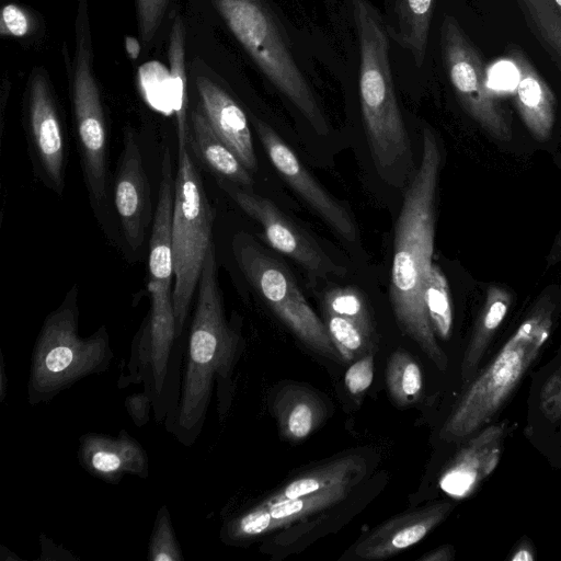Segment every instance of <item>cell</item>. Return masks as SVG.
<instances>
[{
    "label": "cell",
    "mask_w": 561,
    "mask_h": 561,
    "mask_svg": "<svg viewBox=\"0 0 561 561\" xmlns=\"http://www.w3.org/2000/svg\"><path fill=\"white\" fill-rule=\"evenodd\" d=\"M191 140L197 156L221 179L239 186H251L253 179L236 153L214 131L202 107L191 113Z\"/></svg>",
    "instance_id": "cell-23"
},
{
    "label": "cell",
    "mask_w": 561,
    "mask_h": 561,
    "mask_svg": "<svg viewBox=\"0 0 561 561\" xmlns=\"http://www.w3.org/2000/svg\"><path fill=\"white\" fill-rule=\"evenodd\" d=\"M537 36L561 58V10L552 0H517Z\"/></svg>",
    "instance_id": "cell-29"
},
{
    "label": "cell",
    "mask_w": 561,
    "mask_h": 561,
    "mask_svg": "<svg viewBox=\"0 0 561 561\" xmlns=\"http://www.w3.org/2000/svg\"><path fill=\"white\" fill-rule=\"evenodd\" d=\"M366 473V463L357 456H344L297 476L286 485L262 501L273 504L305 496L337 484H357Z\"/></svg>",
    "instance_id": "cell-24"
},
{
    "label": "cell",
    "mask_w": 561,
    "mask_h": 561,
    "mask_svg": "<svg viewBox=\"0 0 561 561\" xmlns=\"http://www.w3.org/2000/svg\"><path fill=\"white\" fill-rule=\"evenodd\" d=\"M540 408L551 422H561V368L543 385Z\"/></svg>",
    "instance_id": "cell-36"
},
{
    "label": "cell",
    "mask_w": 561,
    "mask_h": 561,
    "mask_svg": "<svg viewBox=\"0 0 561 561\" xmlns=\"http://www.w3.org/2000/svg\"><path fill=\"white\" fill-rule=\"evenodd\" d=\"M504 430L493 425L481 431L457 454L440 477L439 485L450 496H468L496 467Z\"/></svg>",
    "instance_id": "cell-20"
},
{
    "label": "cell",
    "mask_w": 561,
    "mask_h": 561,
    "mask_svg": "<svg viewBox=\"0 0 561 561\" xmlns=\"http://www.w3.org/2000/svg\"><path fill=\"white\" fill-rule=\"evenodd\" d=\"M434 2L435 0H396L398 26L392 36L411 53L417 67L425 59Z\"/></svg>",
    "instance_id": "cell-26"
},
{
    "label": "cell",
    "mask_w": 561,
    "mask_h": 561,
    "mask_svg": "<svg viewBox=\"0 0 561 561\" xmlns=\"http://www.w3.org/2000/svg\"><path fill=\"white\" fill-rule=\"evenodd\" d=\"M324 311L351 319L374 335V323L363 295L352 287H334L323 297Z\"/></svg>",
    "instance_id": "cell-31"
},
{
    "label": "cell",
    "mask_w": 561,
    "mask_h": 561,
    "mask_svg": "<svg viewBox=\"0 0 561 561\" xmlns=\"http://www.w3.org/2000/svg\"><path fill=\"white\" fill-rule=\"evenodd\" d=\"M359 42V98L370 151L380 170L410 154V140L396 98L389 34L369 0H351Z\"/></svg>",
    "instance_id": "cell-4"
},
{
    "label": "cell",
    "mask_w": 561,
    "mask_h": 561,
    "mask_svg": "<svg viewBox=\"0 0 561 561\" xmlns=\"http://www.w3.org/2000/svg\"><path fill=\"white\" fill-rule=\"evenodd\" d=\"M239 343L238 332L225 316L213 244L198 280L179 400L165 417L167 430L186 447L196 442L203 430L215 387L221 419L226 413Z\"/></svg>",
    "instance_id": "cell-2"
},
{
    "label": "cell",
    "mask_w": 561,
    "mask_h": 561,
    "mask_svg": "<svg viewBox=\"0 0 561 561\" xmlns=\"http://www.w3.org/2000/svg\"><path fill=\"white\" fill-rule=\"evenodd\" d=\"M453 559L454 550L450 546L439 547L420 558L422 561H450Z\"/></svg>",
    "instance_id": "cell-38"
},
{
    "label": "cell",
    "mask_w": 561,
    "mask_h": 561,
    "mask_svg": "<svg viewBox=\"0 0 561 561\" xmlns=\"http://www.w3.org/2000/svg\"><path fill=\"white\" fill-rule=\"evenodd\" d=\"M329 335L344 362H351L365 354L370 347L373 335L357 322L324 311Z\"/></svg>",
    "instance_id": "cell-30"
},
{
    "label": "cell",
    "mask_w": 561,
    "mask_h": 561,
    "mask_svg": "<svg viewBox=\"0 0 561 561\" xmlns=\"http://www.w3.org/2000/svg\"><path fill=\"white\" fill-rule=\"evenodd\" d=\"M451 508L450 503H438L388 519L358 541L353 553L363 560L397 554L425 538Z\"/></svg>",
    "instance_id": "cell-18"
},
{
    "label": "cell",
    "mask_w": 561,
    "mask_h": 561,
    "mask_svg": "<svg viewBox=\"0 0 561 561\" xmlns=\"http://www.w3.org/2000/svg\"><path fill=\"white\" fill-rule=\"evenodd\" d=\"M552 1L561 10V0H552Z\"/></svg>",
    "instance_id": "cell-42"
},
{
    "label": "cell",
    "mask_w": 561,
    "mask_h": 561,
    "mask_svg": "<svg viewBox=\"0 0 561 561\" xmlns=\"http://www.w3.org/2000/svg\"><path fill=\"white\" fill-rule=\"evenodd\" d=\"M424 301L435 334L447 340L453 327V310L447 279L436 264L432 265L428 273Z\"/></svg>",
    "instance_id": "cell-28"
},
{
    "label": "cell",
    "mask_w": 561,
    "mask_h": 561,
    "mask_svg": "<svg viewBox=\"0 0 561 561\" xmlns=\"http://www.w3.org/2000/svg\"><path fill=\"white\" fill-rule=\"evenodd\" d=\"M171 0H135L138 33L145 47L151 45Z\"/></svg>",
    "instance_id": "cell-33"
},
{
    "label": "cell",
    "mask_w": 561,
    "mask_h": 561,
    "mask_svg": "<svg viewBox=\"0 0 561 561\" xmlns=\"http://www.w3.org/2000/svg\"><path fill=\"white\" fill-rule=\"evenodd\" d=\"M262 73L299 110L319 135L329 124L298 67L267 0H209Z\"/></svg>",
    "instance_id": "cell-6"
},
{
    "label": "cell",
    "mask_w": 561,
    "mask_h": 561,
    "mask_svg": "<svg viewBox=\"0 0 561 561\" xmlns=\"http://www.w3.org/2000/svg\"><path fill=\"white\" fill-rule=\"evenodd\" d=\"M24 122L35 169L58 195L65 187V137L49 76L34 67L24 93Z\"/></svg>",
    "instance_id": "cell-12"
},
{
    "label": "cell",
    "mask_w": 561,
    "mask_h": 561,
    "mask_svg": "<svg viewBox=\"0 0 561 561\" xmlns=\"http://www.w3.org/2000/svg\"><path fill=\"white\" fill-rule=\"evenodd\" d=\"M386 382L390 397L399 407L413 404L423 390L421 367L408 352L398 350L388 358Z\"/></svg>",
    "instance_id": "cell-27"
},
{
    "label": "cell",
    "mask_w": 561,
    "mask_h": 561,
    "mask_svg": "<svg viewBox=\"0 0 561 561\" xmlns=\"http://www.w3.org/2000/svg\"><path fill=\"white\" fill-rule=\"evenodd\" d=\"M114 203L125 240L137 251L151 218L150 186L135 130H124L123 149L114 185Z\"/></svg>",
    "instance_id": "cell-15"
},
{
    "label": "cell",
    "mask_w": 561,
    "mask_h": 561,
    "mask_svg": "<svg viewBox=\"0 0 561 561\" xmlns=\"http://www.w3.org/2000/svg\"><path fill=\"white\" fill-rule=\"evenodd\" d=\"M516 68L515 103L531 135L538 140L549 138L554 123V95L528 58L516 49L511 54Z\"/></svg>",
    "instance_id": "cell-21"
},
{
    "label": "cell",
    "mask_w": 561,
    "mask_h": 561,
    "mask_svg": "<svg viewBox=\"0 0 561 561\" xmlns=\"http://www.w3.org/2000/svg\"><path fill=\"white\" fill-rule=\"evenodd\" d=\"M75 129L84 182L91 199L100 204L107 193V128L93 66L91 30L75 32L70 59L64 49Z\"/></svg>",
    "instance_id": "cell-9"
},
{
    "label": "cell",
    "mask_w": 561,
    "mask_h": 561,
    "mask_svg": "<svg viewBox=\"0 0 561 561\" xmlns=\"http://www.w3.org/2000/svg\"><path fill=\"white\" fill-rule=\"evenodd\" d=\"M0 401L2 402L4 400V397L7 394V383H8V379H7V375H5V370H4V363H3V357L1 355V365H0Z\"/></svg>",
    "instance_id": "cell-41"
},
{
    "label": "cell",
    "mask_w": 561,
    "mask_h": 561,
    "mask_svg": "<svg viewBox=\"0 0 561 561\" xmlns=\"http://www.w3.org/2000/svg\"><path fill=\"white\" fill-rule=\"evenodd\" d=\"M273 409L282 436L291 442L310 436L325 415L321 399L297 385L283 387L274 399Z\"/></svg>",
    "instance_id": "cell-22"
},
{
    "label": "cell",
    "mask_w": 561,
    "mask_h": 561,
    "mask_svg": "<svg viewBox=\"0 0 561 561\" xmlns=\"http://www.w3.org/2000/svg\"><path fill=\"white\" fill-rule=\"evenodd\" d=\"M252 122L266 154L284 180L343 238L354 240L357 231L347 210L313 179L271 126L256 117Z\"/></svg>",
    "instance_id": "cell-14"
},
{
    "label": "cell",
    "mask_w": 561,
    "mask_h": 561,
    "mask_svg": "<svg viewBox=\"0 0 561 561\" xmlns=\"http://www.w3.org/2000/svg\"><path fill=\"white\" fill-rule=\"evenodd\" d=\"M232 252L251 286L300 341L319 354L341 358L325 324L309 306L284 264L243 232L234 236Z\"/></svg>",
    "instance_id": "cell-10"
},
{
    "label": "cell",
    "mask_w": 561,
    "mask_h": 561,
    "mask_svg": "<svg viewBox=\"0 0 561 561\" xmlns=\"http://www.w3.org/2000/svg\"><path fill=\"white\" fill-rule=\"evenodd\" d=\"M440 47L446 71L462 107L491 136L510 140L511 122L488 83L482 57L454 16L446 15L442 23Z\"/></svg>",
    "instance_id": "cell-11"
},
{
    "label": "cell",
    "mask_w": 561,
    "mask_h": 561,
    "mask_svg": "<svg viewBox=\"0 0 561 561\" xmlns=\"http://www.w3.org/2000/svg\"><path fill=\"white\" fill-rule=\"evenodd\" d=\"M78 459L90 474L108 483H118L126 474L149 476L146 450L125 430L116 437L98 433L82 435Z\"/></svg>",
    "instance_id": "cell-17"
},
{
    "label": "cell",
    "mask_w": 561,
    "mask_h": 561,
    "mask_svg": "<svg viewBox=\"0 0 561 561\" xmlns=\"http://www.w3.org/2000/svg\"><path fill=\"white\" fill-rule=\"evenodd\" d=\"M31 13L15 3L2 7L0 15V34L10 37H25L33 28Z\"/></svg>",
    "instance_id": "cell-34"
},
{
    "label": "cell",
    "mask_w": 561,
    "mask_h": 561,
    "mask_svg": "<svg viewBox=\"0 0 561 561\" xmlns=\"http://www.w3.org/2000/svg\"><path fill=\"white\" fill-rule=\"evenodd\" d=\"M510 307V295L497 286H491L486 294L485 304L476 322L471 339L466 348L461 378L468 381L474 375L495 331L502 323Z\"/></svg>",
    "instance_id": "cell-25"
},
{
    "label": "cell",
    "mask_w": 561,
    "mask_h": 561,
    "mask_svg": "<svg viewBox=\"0 0 561 561\" xmlns=\"http://www.w3.org/2000/svg\"><path fill=\"white\" fill-rule=\"evenodd\" d=\"M78 287L45 319L35 341L26 393L30 405L48 403L79 380L108 369L114 353L105 325L79 334Z\"/></svg>",
    "instance_id": "cell-5"
},
{
    "label": "cell",
    "mask_w": 561,
    "mask_h": 561,
    "mask_svg": "<svg viewBox=\"0 0 561 561\" xmlns=\"http://www.w3.org/2000/svg\"><path fill=\"white\" fill-rule=\"evenodd\" d=\"M148 559L151 561H182L183 554L180 549L169 510L163 505L156 517L151 533Z\"/></svg>",
    "instance_id": "cell-32"
},
{
    "label": "cell",
    "mask_w": 561,
    "mask_h": 561,
    "mask_svg": "<svg viewBox=\"0 0 561 561\" xmlns=\"http://www.w3.org/2000/svg\"><path fill=\"white\" fill-rule=\"evenodd\" d=\"M422 156L396 224L390 274V302L397 322L440 370L447 356L430 322L424 288L433 265L435 196L442 163L434 134L423 129Z\"/></svg>",
    "instance_id": "cell-1"
},
{
    "label": "cell",
    "mask_w": 561,
    "mask_h": 561,
    "mask_svg": "<svg viewBox=\"0 0 561 561\" xmlns=\"http://www.w3.org/2000/svg\"><path fill=\"white\" fill-rule=\"evenodd\" d=\"M353 484H337L305 496L273 504H257L229 520L221 529L228 543L244 541L287 527L344 500Z\"/></svg>",
    "instance_id": "cell-16"
},
{
    "label": "cell",
    "mask_w": 561,
    "mask_h": 561,
    "mask_svg": "<svg viewBox=\"0 0 561 561\" xmlns=\"http://www.w3.org/2000/svg\"><path fill=\"white\" fill-rule=\"evenodd\" d=\"M141 43L134 36L125 37V49L131 60H136L141 51Z\"/></svg>",
    "instance_id": "cell-39"
},
{
    "label": "cell",
    "mask_w": 561,
    "mask_h": 561,
    "mask_svg": "<svg viewBox=\"0 0 561 561\" xmlns=\"http://www.w3.org/2000/svg\"><path fill=\"white\" fill-rule=\"evenodd\" d=\"M219 185L234 203L263 228L267 242L319 277L342 276L345 268L335 264L318 243L290 221L270 199L244 191L221 179Z\"/></svg>",
    "instance_id": "cell-13"
},
{
    "label": "cell",
    "mask_w": 561,
    "mask_h": 561,
    "mask_svg": "<svg viewBox=\"0 0 561 561\" xmlns=\"http://www.w3.org/2000/svg\"><path fill=\"white\" fill-rule=\"evenodd\" d=\"M201 107L214 131L236 153L242 164L254 172L257 161L248 118L239 104L205 76L195 79Z\"/></svg>",
    "instance_id": "cell-19"
},
{
    "label": "cell",
    "mask_w": 561,
    "mask_h": 561,
    "mask_svg": "<svg viewBox=\"0 0 561 561\" xmlns=\"http://www.w3.org/2000/svg\"><path fill=\"white\" fill-rule=\"evenodd\" d=\"M175 175L168 146L161 162L159 198L149 242L150 310L138 332V353L144 388L151 392L154 412L165 410L175 346L176 325L173 306L172 218Z\"/></svg>",
    "instance_id": "cell-3"
},
{
    "label": "cell",
    "mask_w": 561,
    "mask_h": 561,
    "mask_svg": "<svg viewBox=\"0 0 561 561\" xmlns=\"http://www.w3.org/2000/svg\"><path fill=\"white\" fill-rule=\"evenodd\" d=\"M373 379L374 356L371 354H365L354 362L344 376L346 389L353 396L363 394L370 387Z\"/></svg>",
    "instance_id": "cell-35"
},
{
    "label": "cell",
    "mask_w": 561,
    "mask_h": 561,
    "mask_svg": "<svg viewBox=\"0 0 561 561\" xmlns=\"http://www.w3.org/2000/svg\"><path fill=\"white\" fill-rule=\"evenodd\" d=\"M550 327L545 309L519 327L462 396L442 428V439L465 438L497 412L537 357Z\"/></svg>",
    "instance_id": "cell-8"
},
{
    "label": "cell",
    "mask_w": 561,
    "mask_h": 561,
    "mask_svg": "<svg viewBox=\"0 0 561 561\" xmlns=\"http://www.w3.org/2000/svg\"><path fill=\"white\" fill-rule=\"evenodd\" d=\"M178 122V168L172 218L173 306L178 339L211 248L214 211L203 179L188 151L186 121Z\"/></svg>",
    "instance_id": "cell-7"
},
{
    "label": "cell",
    "mask_w": 561,
    "mask_h": 561,
    "mask_svg": "<svg viewBox=\"0 0 561 561\" xmlns=\"http://www.w3.org/2000/svg\"><path fill=\"white\" fill-rule=\"evenodd\" d=\"M535 558L529 545H522L511 557L512 561H533Z\"/></svg>",
    "instance_id": "cell-40"
},
{
    "label": "cell",
    "mask_w": 561,
    "mask_h": 561,
    "mask_svg": "<svg viewBox=\"0 0 561 561\" xmlns=\"http://www.w3.org/2000/svg\"><path fill=\"white\" fill-rule=\"evenodd\" d=\"M151 407H153V399L146 389L139 393L128 396L125 400L126 411L138 427L148 423Z\"/></svg>",
    "instance_id": "cell-37"
}]
</instances>
